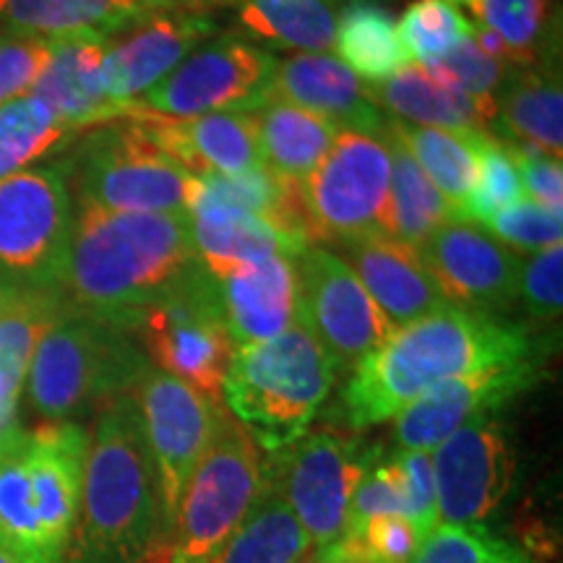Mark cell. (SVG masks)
Returning <instances> with one entry per match:
<instances>
[{
    "label": "cell",
    "mask_w": 563,
    "mask_h": 563,
    "mask_svg": "<svg viewBox=\"0 0 563 563\" xmlns=\"http://www.w3.org/2000/svg\"><path fill=\"white\" fill-rule=\"evenodd\" d=\"M534 352L538 347L525 327L449 306L394 329L352 368L342 394L344 415L352 428L363 431L394 420L407 405L449 378L538 361Z\"/></svg>",
    "instance_id": "cell-1"
},
{
    "label": "cell",
    "mask_w": 563,
    "mask_h": 563,
    "mask_svg": "<svg viewBox=\"0 0 563 563\" xmlns=\"http://www.w3.org/2000/svg\"><path fill=\"white\" fill-rule=\"evenodd\" d=\"M194 262L188 214L79 207L60 295L76 311L133 332L144 308Z\"/></svg>",
    "instance_id": "cell-2"
},
{
    "label": "cell",
    "mask_w": 563,
    "mask_h": 563,
    "mask_svg": "<svg viewBox=\"0 0 563 563\" xmlns=\"http://www.w3.org/2000/svg\"><path fill=\"white\" fill-rule=\"evenodd\" d=\"M162 545L157 473L136 391L97 410L66 563H150Z\"/></svg>",
    "instance_id": "cell-3"
},
{
    "label": "cell",
    "mask_w": 563,
    "mask_h": 563,
    "mask_svg": "<svg viewBox=\"0 0 563 563\" xmlns=\"http://www.w3.org/2000/svg\"><path fill=\"white\" fill-rule=\"evenodd\" d=\"M89 433L40 422L0 456V553L11 563H66L81 504Z\"/></svg>",
    "instance_id": "cell-4"
},
{
    "label": "cell",
    "mask_w": 563,
    "mask_h": 563,
    "mask_svg": "<svg viewBox=\"0 0 563 563\" xmlns=\"http://www.w3.org/2000/svg\"><path fill=\"white\" fill-rule=\"evenodd\" d=\"M136 334L63 302L26 373V399L42 422L74 420L133 394L150 373Z\"/></svg>",
    "instance_id": "cell-5"
},
{
    "label": "cell",
    "mask_w": 563,
    "mask_h": 563,
    "mask_svg": "<svg viewBox=\"0 0 563 563\" xmlns=\"http://www.w3.org/2000/svg\"><path fill=\"white\" fill-rule=\"evenodd\" d=\"M336 365L306 329L292 323L274 340L232 352L222 405L258 449L279 452L308 431L332 394Z\"/></svg>",
    "instance_id": "cell-6"
},
{
    "label": "cell",
    "mask_w": 563,
    "mask_h": 563,
    "mask_svg": "<svg viewBox=\"0 0 563 563\" xmlns=\"http://www.w3.org/2000/svg\"><path fill=\"white\" fill-rule=\"evenodd\" d=\"M262 488V449L224 407L162 540V561L207 563L251 511Z\"/></svg>",
    "instance_id": "cell-7"
},
{
    "label": "cell",
    "mask_w": 563,
    "mask_h": 563,
    "mask_svg": "<svg viewBox=\"0 0 563 563\" xmlns=\"http://www.w3.org/2000/svg\"><path fill=\"white\" fill-rule=\"evenodd\" d=\"M133 334L157 371L186 382L209 402L222 405L232 340L224 321L220 282L196 262L139 316Z\"/></svg>",
    "instance_id": "cell-8"
},
{
    "label": "cell",
    "mask_w": 563,
    "mask_h": 563,
    "mask_svg": "<svg viewBox=\"0 0 563 563\" xmlns=\"http://www.w3.org/2000/svg\"><path fill=\"white\" fill-rule=\"evenodd\" d=\"M79 207L188 214L194 178L154 146L131 118L97 125L68 167Z\"/></svg>",
    "instance_id": "cell-9"
},
{
    "label": "cell",
    "mask_w": 563,
    "mask_h": 563,
    "mask_svg": "<svg viewBox=\"0 0 563 563\" xmlns=\"http://www.w3.org/2000/svg\"><path fill=\"white\" fill-rule=\"evenodd\" d=\"M389 186V129L384 133H336L327 157L302 180L319 245L329 249L355 238L386 235Z\"/></svg>",
    "instance_id": "cell-10"
},
{
    "label": "cell",
    "mask_w": 563,
    "mask_h": 563,
    "mask_svg": "<svg viewBox=\"0 0 563 563\" xmlns=\"http://www.w3.org/2000/svg\"><path fill=\"white\" fill-rule=\"evenodd\" d=\"M74 201L60 167H26L0 180V274L30 290H58Z\"/></svg>",
    "instance_id": "cell-11"
},
{
    "label": "cell",
    "mask_w": 563,
    "mask_h": 563,
    "mask_svg": "<svg viewBox=\"0 0 563 563\" xmlns=\"http://www.w3.org/2000/svg\"><path fill=\"white\" fill-rule=\"evenodd\" d=\"M269 456L264 477L290 506L313 548L340 543L350 527L352 493L371 454L342 433L306 431Z\"/></svg>",
    "instance_id": "cell-12"
},
{
    "label": "cell",
    "mask_w": 563,
    "mask_h": 563,
    "mask_svg": "<svg viewBox=\"0 0 563 563\" xmlns=\"http://www.w3.org/2000/svg\"><path fill=\"white\" fill-rule=\"evenodd\" d=\"M295 323L332 357L336 371H352L394 332L363 282L334 251L308 245L292 256Z\"/></svg>",
    "instance_id": "cell-13"
},
{
    "label": "cell",
    "mask_w": 563,
    "mask_h": 563,
    "mask_svg": "<svg viewBox=\"0 0 563 563\" xmlns=\"http://www.w3.org/2000/svg\"><path fill=\"white\" fill-rule=\"evenodd\" d=\"M277 58L238 34L201 42L170 74L125 110L131 115L196 118L224 110H251L272 87Z\"/></svg>",
    "instance_id": "cell-14"
},
{
    "label": "cell",
    "mask_w": 563,
    "mask_h": 563,
    "mask_svg": "<svg viewBox=\"0 0 563 563\" xmlns=\"http://www.w3.org/2000/svg\"><path fill=\"white\" fill-rule=\"evenodd\" d=\"M162 506V540L186 490L196 464L207 452L224 405L209 402L203 394L170 373L150 368L136 389Z\"/></svg>",
    "instance_id": "cell-15"
},
{
    "label": "cell",
    "mask_w": 563,
    "mask_h": 563,
    "mask_svg": "<svg viewBox=\"0 0 563 563\" xmlns=\"http://www.w3.org/2000/svg\"><path fill=\"white\" fill-rule=\"evenodd\" d=\"M439 525H483L509 496L517 460L490 415L464 422L431 452Z\"/></svg>",
    "instance_id": "cell-16"
},
{
    "label": "cell",
    "mask_w": 563,
    "mask_h": 563,
    "mask_svg": "<svg viewBox=\"0 0 563 563\" xmlns=\"http://www.w3.org/2000/svg\"><path fill=\"white\" fill-rule=\"evenodd\" d=\"M418 253L449 306L496 316L517 300L522 262L481 224L446 222Z\"/></svg>",
    "instance_id": "cell-17"
},
{
    "label": "cell",
    "mask_w": 563,
    "mask_h": 563,
    "mask_svg": "<svg viewBox=\"0 0 563 563\" xmlns=\"http://www.w3.org/2000/svg\"><path fill=\"white\" fill-rule=\"evenodd\" d=\"M214 34V21L199 13L165 9L139 19L108 40L102 63L104 95L123 118L133 102Z\"/></svg>",
    "instance_id": "cell-18"
},
{
    "label": "cell",
    "mask_w": 563,
    "mask_h": 563,
    "mask_svg": "<svg viewBox=\"0 0 563 563\" xmlns=\"http://www.w3.org/2000/svg\"><path fill=\"white\" fill-rule=\"evenodd\" d=\"M538 361L496 365L449 378L397 415V443L405 452H433L464 422L490 415L538 382Z\"/></svg>",
    "instance_id": "cell-19"
},
{
    "label": "cell",
    "mask_w": 563,
    "mask_h": 563,
    "mask_svg": "<svg viewBox=\"0 0 563 563\" xmlns=\"http://www.w3.org/2000/svg\"><path fill=\"white\" fill-rule=\"evenodd\" d=\"M144 136L159 146L191 178L241 175L264 167L256 129L245 110L209 112L196 118L131 115Z\"/></svg>",
    "instance_id": "cell-20"
},
{
    "label": "cell",
    "mask_w": 563,
    "mask_h": 563,
    "mask_svg": "<svg viewBox=\"0 0 563 563\" xmlns=\"http://www.w3.org/2000/svg\"><path fill=\"white\" fill-rule=\"evenodd\" d=\"M357 274L373 302L394 329L449 308L420 253L386 235L329 245Z\"/></svg>",
    "instance_id": "cell-21"
},
{
    "label": "cell",
    "mask_w": 563,
    "mask_h": 563,
    "mask_svg": "<svg viewBox=\"0 0 563 563\" xmlns=\"http://www.w3.org/2000/svg\"><path fill=\"white\" fill-rule=\"evenodd\" d=\"M269 91L302 110H311L336 131L384 133L389 129V121L371 100L365 84L329 53H295L277 60Z\"/></svg>",
    "instance_id": "cell-22"
},
{
    "label": "cell",
    "mask_w": 563,
    "mask_h": 563,
    "mask_svg": "<svg viewBox=\"0 0 563 563\" xmlns=\"http://www.w3.org/2000/svg\"><path fill=\"white\" fill-rule=\"evenodd\" d=\"M47 63L30 95L53 110L68 129H81L118 121L121 112L108 100L102 84V63L108 40L66 37L47 42Z\"/></svg>",
    "instance_id": "cell-23"
},
{
    "label": "cell",
    "mask_w": 563,
    "mask_h": 563,
    "mask_svg": "<svg viewBox=\"0 0 563 563\" xmlns=\"http://www.w3.org/2000/svg\"><path fill=\"white\" fill-rule=\"evenodd\" d=\"M217 282L235 350L274 340L295 323V269L287 253L241 266Z\"/></svg>",
    "instance_id": "cell-24"
},
{
    "label": "cell",
    "mask_w": 563,
    "mask_h": 563,
    "mask_svg": "<svg viewBox=\"0 0 563 563\" xmlns=\"http://www.w3.org/2000/svg\"><path fill=\"white\" fill-rule=\"evenodd\" d=\"M194 199H209L232 203V207L251 211L253 217L269 224L292 253L308 245H319L316 224L306 203V191L300 180L282 178L269 167H256V170L241 175H207V178H194L191 203Z\"/></svg>",
    "instance_id": "cell-25"
},
{
    "label": "cell",
    "mask_w": 563,
    "mask_h": 563,
    "mask_svg": "<svg viewBox=\"0 0 563 563\" xmlns=\"http://www.w3.org/2000/svg\"><path fill=\"white\" fill-rule=\"evenodd\" d=\"M188 228L196 258L214 279L277 253L295 256L285 238H279L269 224L232 203L194 199L188 203Z\"/></svg>",
    "instance_id": "cell-26"
},
{
    "label": "cell",
    "mask_w": 563,
    "mask_h": 563,
    "mask_svg": "<svg viewBox=\"0 0 563 563\" xmlns=\"http://www.w3.org/2000/svg\"><path fill=\"white\" fill-rule=\"evenodd\" d=\"M368 95L378 108L397 115L394 121L456 133H488L498 112V100H475L441 87L412 63L389 79L371 84Z\"/></svg>",
    "instance_id": "cell-27"
},
{
    "label": "cell",
    "mask_w": 563,
    "mask_h": 563,
    "mask_svg": "<svg viewBox=\"0 0 563 563\" xmlns=\"http://www.w3.org/2000/svg\"><path fill=\"white\" fill-rule=\"evenodd\" d=\"M58 290H30L24 287L16 300L0 313V452L19 439V399L26 373L42 334L51 329L63 308Z\"/></svg>",
    "instance_id": "cell-28"
},
{
    "label": "cell",
    "mask_w": 563,
    "mask_h": 563,
    "mask_svg": "<svg viewBox=\"0 0 563 563\" xmlns=\"http://www.w3.org/2000/svg\"><path fill=\"white\" fill-rule=\"evenodd\" d=\"M245 112L256 129L264 167L282 178L300 183L319 167L340 133L329 121L282 100L274 91H266L262 100Z\"/></svg>",
    "instance_id": "cell-29"
},
{
    "label": "cell",
    "mask_w": 563,
    "mask_h": 563,
    "mask_svg": "<svg viewBox=\"0 0 563 563\" xmlns=\"http://www.w3.org/2000/svg\"><path fill=\"white\" fill-rule=\"evenodd\" d=\"M496 121L509 141L561 159L563 150V91L559 63L514 70L501 89Z\"/></svg>",
    "instance_id": "cell-30"
},
{
    "label": "cell",
    "mask_w": 563,
    "mask_h": 563,
    "mask_svg": "<svg viewBox=\"0 0 563 563\" xmlns=\"http://www.w3.org/2000/svg\"><path fill=\"white\" fill-rule=\"evenodd\" d=\"M311 551V538L264 477L256 504L207 563H295Z\"/></svg>",
    "instance_id": "cell-31"
},
{
    "label": "cell",
    "mask_w": 563,
    "mask_h": 563,
    "mask_svg": "<svg viewBox=\"0 0 563 563\" xmlns=\"http://www.w3.org/2000/svg\"><path fill=\"white\" fill-rule=\"evenodd\" d=\"M235 24L245 37L295 53H329L334 47L336 0H241Z\"/></svg>",
    "instance_id": "cell-32"
},
{
    "label": "cell",
    "mask_w": 563,
    "mask_h": 563,
    "mask_svg": "<svg viewBox=\"0 0 563 563\" xmlns=\"http://www.w3.org/2000/svg\"><path fill=\"white\" fill-rule=\"evenodd\" d=\"M334 47L357 79L378 84L410 66L397 34V21L373 0H350L336 11Z\"/></svg>",
    "instance_id": "cell-33"
},
{
    "label": "cell",
    "mask_w": 563,
    "mask_h": 563,
    "mask_svg": "<svg viewBox=\"0 0 563 563\" xmlns=\"http://www.w3.org/2000/svg\"><path fill=\"white\" fill-rule=\"evenodd\" d=\"M389 125L426 178L454 209L456 220H464V201L477 175V146L488 133H456L402 121H389Z\"/></svg>",
    "instance_id": "cell-34"
},
{
    "label": "cell",
    "mask_w": 563,
    "mask_h": 563,
    "mask_svg": "<svg viewBox=\"0 0 563 563\" xmlns=\"http://www.w3.org/2000/svg\"><path fill=\"white\" fill-rule=\"evenodd\" d=\"M0 19L13 34L45 42L66 37L110 40L139 21L110 0H9Z\"/></svg>",
    "instance_id": "cell-35"
},
{
    "label": "cell",
    "mask_w": 563,
    "mask_h": 563,
    "mask_svg": "<svg viewBox=\"0 0 563 563\" xmlns=\"http://www.w3.org/2000/svg\"><path fill=\"white\" fill-rule=\"evenodd\" d=\"M475 16L504 42L509 63L534 68L559 63V9L555 0H477Z\"/></svg>",
    "instance_id": "cell-36"
},
{
    "label": "cell",
    "mask_w": 563,
    "mask_h": 563,
    "mask_svg": "<svg viewBox=\"0 0 563 563\" xmlns=\"http://www.w3.org/2000/svg\"><path fill=\"white\" fill-rule=\"evenodd\" d=\"M391 186H389V230L386 235L418 251L435 230L456 220L454 209L439 188L426 178L405 144L389 125Z\"/></svg>",
    "instance_id": "cell-37"
},
{
    "label": "cell",
    "mask_w": 563,
    "mask_h": 563,
    "mask_svg": "<svg viewBox=\"0 0 563 563\" xmlns=\"http://www.w3.org/2000/svg\"><path fill=\"white\" fill-rule=\"evenodd\" d=\"M74 129L60 123L37 97L26 95L0 108V180L26 170L34 159L68 144Z\"/></svg>",
    "instance_id": "cell-38"
},
{
    "label": "cell",
    "mask_w": 563,
    "mask_h": 563,
    "mask_svg": "<svg viewBox=\"0 0 563 563\" xmlns=\"http://www.w3.org/2000/svg\"><path fill=\"white\" fill-rule=\"evenodd\" d=\"M397 34L410 60L428 66L473 40L475 24L446 0H412L399 19Z\"/></svg>",
    "instance_id": "cell-39"
},
{
    "label": "cell",
    "mask_w": 563,
    "mask_h": 563,
    "mask_svg": "<svg viewBox=\"0 0 563 563\" xmlns=\"http://www.w3.org/2000/svg\"><path fill=\"white\" fill-rule=\"evenodd\" d=\"M525 199L522 178L511 150L490 133L477 146V175L464 201V220L488 224L498 211Z\"/></svg>",
    "instance_id": "cell-40"
},
{
    "label": "cell",
    "mask_w": 563,
    "mask_h": 563,
    "mask_svg": "<svg viewBox=\"0 0 563 563\" xmlns=\"http://www.w3.org/2000/svg\"><path fill=\"white\" fill-rule=\"evenodd\" d=\"M412 563H532L522 548L483 525H435Z\"/></svg>",
    "instance_id": "cell-41"
},
{
    "label": "cell",
    "mask_w": 563,
    "mask_h": 563,
    "mask_svg": "<svg viewBox=\"0 0 563 563\" xmlns=\"http://www.w3.org/2000/svg\"><path fill=\"white\" fill-rule=\"evenodd\" d=\"M428 76L441 87L460 91V95L475 97V100H498L506 81L517 66L493 58L475 45V40H467L464 45L449 53L446 58L422 66Z\"/></svg>",
    "instance_id": "cell-42"
},
{
    "label": "cell",
    "mask_w": 563,
    "mask_h": 563,
    "mask_svg": "<svg viewBox=\"0 0 563 563\" xmlns=\"http://www.w3.org/2000/svg\"><path fill=\"white\" fill-rule=\"evenodd\" d=\"M342 543L368 563H412L422 534L405 517H373L350 527Z\"/></svg>",
    "instance_id": "cell-43"
},
{
    "label": "cell",
    "mask_w": 563,
    "mask_h": 563,
    "mask_svg": "<svg viewBox=\"0 0 563 563\" xmlns=\"http://www.w3.org/2000/svg\"><path fill=\"white\" fill-rule=\"evenodd\" d=\"M483 228H488L496 241L509 243L511 249L540 253L561 245L563 217L559 211H548L530 199H522L498 211Z\"/></svg>",
    "instance_id": "cell-44"
},
{
    "label": "cell",
    "mask_w": 563,
    "mask_h": 563,
    "mask_svg": "<svg viewBox=\"0 0 563 563\" xmlns=\"http://www.w3.org/2000/svg\"><path fill=\"white\" fill-rule=\"evenodd\" d=\"M373 517H405V493L402 477H399L397 460H373L352 493L350 504V527L365 522ZM407 519V517H405ZM347 527V530H350Z\"/></svg>",
    "instance_id": "cell-45"
},
{
    "label": "cell",
    "mask_w": 563,
    "mask_h": 563,
    "mask_svg": "<svg viewBox=\"0 0 563 563\" xmlns=\"http://www.w3.org/2000/svg\"><path fill=\"white\" fill-rule=\"evenodd\" d=\"M517 300L525 302V308L534 319L553 321L561 316L563 308V249L553 245L534 253L530 262L522 264L519 272V290Z\"/></svg>",
    "instance_id": "cell-46"
},
{
    "label": "cell",
    "mask_w": 563,
    "mask_h": 563,
    "mask_svg": "<svg viewBox=\"0 0 563 563\" xmlns=\"http://www.w3.org/2000/svg\"><path fill=\"white\" fill-rule=\"evenodd\" d=\"M47 51V42L37 37H0V108L30 95L45 68Z\"/></svg>",
    "instance_id": "cell-47"
},
{
    "label": "cell",
    "mask_w": 563,
    "mask_h": 563,
    "mask_svg": "<svg viewBox=\"0 0 563 563\" xmlns=\"http://www.w3.org/2000/svg\"><path fill=\"white\" fill-rule=\"evenodd\" d=\"M394 460H397L399 477H402L405 517L426 538L439 525L431 452H405V449H399Z\"/></svg>",
    "instance_id": "cell-48"
},
{
    "label": "cell",
    "mask_w": 563,
    "mask_h": 563,
    "mask_svg": "<svg viewBox=\"0 0 563 563\" xmlns=\"http://www.w3.org/2000/svg\"><path fill=\"white\" fill-rule=\"evenodd\" d=\"M509 150L517 159L519 178H522L525 194L530 201L548 211H563V165L559 157L534 150V146H511Z\"/></svg>",
    "instance_id": "cell-49"
},
{
    "label": "cell",
    "mask_w": 563,
    "mask_h": 563,
    "mask_svg": "<svg viewBox=\"0 0 563 563\" xmlns=\"http://www.w3.org/2000/svg\"><path fill=\"white\" fill-rule=\"evenodd\" d=\"M241 0H170V9L186 11V13H199V16H209V13L222 11V9H235Z\"/></svg>",
    "instance_id": "cell-50"
},
{
    "label": "cell",
    "mask_w": 563,
    "mask_h": 563,
    "mask_svg": "<svg viewBox=\"0 0 563 563\" xmlns=\"http://www.w3.org/2000/svg\"><path fill=\"white\" fill-rule=\"evenodd\" d=\"M110 3L118 5V9H123L125 13H131V16H136V19L150 16V13H154V11L170 9V0H110Z\"/></svg>",
    "instance_id": "cell-51"
},
{
    "label": "cell",
    "mask_w": 563,
    "mask_h": 563,
    "mask_svg": "<svg viewBox=\"0 0 563 563\" xmlns=\"http://www.w3.org/2000/svg\"><path fill=\"white\" fill-rule=\"evenodd\" d=\"M295 563H344V548H342V543L313 548L311 553H306L300 561H295Z\"/></svg>",
    "instance_id": "cell-52"
},
{
    "label": "cell",
    "mask_w": 563,
    "mask_h": 563,
    "mask_svg": "<svg viewBox=\"0 0 563 563\" xmlns=\"http://www.w3.org/2000/svg\"><path fill=\"white\" fill-rule=\"evenodd\" d=\"M24 290V287H19V285H13L11 279H5V277H0V313L5 311V308L11 306L13 300H16V295Z\"/></svg>",
    "instance_id": "cell-53"
},
{
    "label": "cell",
    "mask_w": 563,
    "mask_h": 563,
    "mask_svg": "<svg viewBox=\"0 0 563 563\" xmlns=\"http://www.w3.org/2000/svg\"><path fill=\"white\" fill-rule=\"evenodd\" d=\"M342 543V540H340ZM342 548H344V543H342ZM344 563H368L365 559H361V555H355V553H350L347 548H344Z\"/></svg>",
    "instance_id": "cell-54"
},
{
    "label": "cell",
    "mask_w": 563,
    "mask_h": 563,
    "mask_svg": "<svg viewBox=\"0 0 563 563\" xmlns=\"http://www.w3.org/2000/svg\"><path fill=\"white\" fill-rule=\"evenodd\" d=\"M446 3H460V5H470V9H475V3H477V0H446Z\"/></svg>",
    "instance_id": "cell-55"
},
{
    "label": "cell",
    "mask_w": 563,
    "mask_h": 563,
    "mask_svg": "<svg viewBox=\"0 0 563 563\" xmlns=\"http://www.w3.org/2000/svg\"><path fill=\"white\" fill-rule=\"evenodd\" d=\"M5 3H9V0H0V16H3V11H5Z\"/></svg>",
    "instance_id": "cell-56"
},
{
    "label": "cell",
    "mask_w": 563,
    "mask_h": 563,
    "mask_svg": "<svg viewBox=\"0 0 563 563\" xmlns=\"http://www.w3.org/2000/svg\"><path fill=\"white\" fill-rule=\"evenodd\" d=\"M0 563H11V561H9V559H5V555H3V553H0Z\"/></svg>",
    "instance_id": "cell-57"
},
{
    "label": "cell",
    "mask_w": 563,
    "mask_h": 563,
    "mask_svg": "<svg viewBox=\"0 0 563 563\" xmlns=\"http://www.w3.org/2000/svg\"><path fill=\"white\" fill-rule=\"evenodd\" d=\"M150 563H152V561H150ZM159 563H165V561H159Z\"/></svg>",
    "instance_id": "cell-58"
},
{
    "label": "cell",
    "mask_w": 563,
    "mask_h": 563,
    "mask_svg": "<svg viewBox=\"0 0 563 563\" xmlns=\"http://www.w3.org/2000/svg\"><path fill=\"white\" fill-rule=\"evenodd\" d=\"M0 456H3V452H0Z\"/></svg>",
    "instance_id": "cell-59"
},
{
    "label": "cell",
    "mask_w": 563,
    "mask_h": 563,
    "mask_svg": "<svg viewBox=\"0 0 563 563\" xmlns=\"http://www.w3.org/2000/svg\"><path fill=\"white\" fill-rule=\"evenodd\" d=\"M0 277H3V274H0Z\"/></svg>",
    "instance_id": "cell-60"
}]
</instances>
